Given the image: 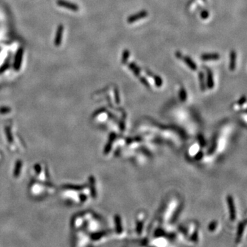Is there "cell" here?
<instances>
[{"label":"cell","mask_w":247,"mask_h":247,"mask_svg":"<svg viewBox=\"0 0 247 247\" xmlns=\"http://www.w3.org/2000/svg\"><path fill=\"white\" fill-rule=\"evenodd\" d=\"M175 56L179 59H182L185 63L187 65H188L189 67H190L191 70H196L197 66L194 62L193 61V60L191 59L190 57L189 56H183V54H181L180 52H177L175 53Z\"/></svg>","instance_id":"1"},{"label":"cell","mask_w":247,"mask_h":247,"mask_svg":"<svg viewBox=\"0 0 247 247\" xmlns=\"http://www.w3.org/2000/svg\"><path fill=\"white\" fill-rule=\"evenodd\" d=\"M179 97H180V100L183 102L185 101V100L187 98L186 92L183 87L181 88V89H180L179 91Z\"/></svg>","instance_id":"12"},{"label":"cell","mask_w":247,"mask_h":247,"mask_svg":"<svg viewBox=\"0 0 247 247\" xmlns=\"http://www.w3.org/2000/svg\"><path fill=\"white\" fill-rule=\"evenodd\" d=\"M201 18L202 19H205L207 18H208V17H209V12H207V11H206V10L202 11V12H201Z\"/></svg>","instance_id":"15"},{"label":"cell","mask_w":247,"mask_h":247,"mask_svg":"<svg viewBox=\"0 0 247 247\" xmlns=\"http://www.w3.org/2000/svg\"><path fill=\"white\" fill-rule=\"evenodd\" d=\"M220 58V55L217 53H207V54H202L201 56V59L204 61H213V60L215 61V60H218Z\"/></svg>","instance_id":"4"},{"label":"cell","mask_w":247,"mask_h":247,"mask_svg":"<svg viewBox=\"0 0 247 247\" xmlns=\"http://www.w3.org/2000/svg\"><path fill=\"white\" fill-rule=\"evenodd\" d=\"M148 13L146 10H141L139 12L129 16L127 19V22L128 23H133L135 21H138V20L146 18L148 16Z\"/></svg>","instance_id":"3"},{"label":"cell","mask_w":247,"mask_h":247,"mask_svg":"<svg viewBox=\"0 0 247 247\" xmlns=\"http://www.w3.org/2000/svg\"><path fill=\"white\" fill-rule=\"evenodd\" d=\"M115 224H116V231L117 233H121L122 232V220L120 219L119 215H116L115 217Z\"/></svg>","instance_id":"9"},{"label":"cell","mask_w":247,"mask_h":247,"mask_svg":"<svg viewBox=\"0 0 247 247\" xmlns=\"http://www.w3.org/2000/svg\"><path fill=\"white\" fill-rule=\"evenodd\" d=\"M204 1H205V0H204Z\"/></svg>","instance_id":"16"},{"label":"cell","mask_w":247,"mask_h":247,"mask_svg":"<svg viewBox=\"0 0 247 247\" xmlns=\"http://www.w3.org/2000/svg\"><path fill=\"white\" fill-rule=\"evenodd\" d=\"M128 68L132 71L133 73H134L137 77L139 78L140 76V71H141V70H140V68L138 67V65H137L135 63H131L129 64Z\"/></svg>","instance_id":"8"},{"label":"cell","mask_w":247,"mask_h":247,"mask_svg":"<svg viewBox=\"0 0 247 247\" xmlns=\"http://www.w3.org/2000/svg\"><path fill=\"white\" fill-rule=\"evenodd\" d=\"M129 56H130V52L127 50V49H126L123 52V55H122V63L123 64H126L127 63V61L129 58Z\"/></svg>","instance_id":"11"},{"label":"cell","mask_w":247,"mask_h":247,"mask_svg":"<svg viewBox=\"0 0 247 247\" xmlns=\"http://www.w3.org/2000/svg\"><path fill=\"white\" fill-rule=\"evenodd\" d=\"M204 73L202 72L199 73V81H200V86H201V89L202 91L205 90V82H204Z\"/></svg>","instance_id":"10"},{"label":"cell","mask_w":247,"mask_h":247,"mask_svg":"<svg viewBox=\"0 0 247 247\" xmlns=\"http://www.w3.org/2000/svg\"><path fill=\"white\" fill-rule=\"evenodd\" d=\"M217 226H218L217 222L215 221H213V222H211V223H210V224L208 226V229L210 231H213L215 230V229H216Z\"/></svg>","instance_id":"13"},{"label":"cell","mask_w":247,"mask_h":247,"mask_svg":"<svg viewBox=\"0 0 247 247\" xmlns=\"http://www.w3.org/2000/svg\"><path fill=\"white\" fill-rule=\"evenodd\" d=\"M139 78L140 80V81H141V82L144 84V85H145L146 86H147V87H150V85H149L148 82V81H147V80L145 78L142 77L140 75V76L139 77Z\"/></svg>","instance_id":"14"},{"label":"cell","mask_w":247,"mask_h":247,"mask_svg":"<svg viewBox=\"0 0 247 247\" xmlns=\"http://www.w3.org/2000/svg\"><path fill=\"white\" fill-rule=\"evenodd\" d=\"M230 61H229V70L231 71H234L236 67V59L237 55L235 51H231L229 55Z\"/></svg>","instance_id":"5"},{"label":"cell","mask_w":247,"mask_h":247,"mask_svg":"<svg viewBox=\"0 0 247 247\" xmlns=\"http://www.w3.org/2000/svg\"><path fill=\"white\" fill-rule=\"evenodd\" d=\"M227 205H228V210L229 212V215H230V218L231 220H235V217H236V211H235V203L233 201V199L231 196H228L227 199Z\"/></svg>","instance_id":"2"},{"label":"cell","mask_w":247,"mask_h":247,"mask_svg":"<svg viewBox=\"0 0 247 247\" xmlns=\"http://www.w3.org/2000/svg\"><path fill=\"white\" fill-rule=\"evenodd\" d=\"M205 70L207 71V85L209 89H213L214 86V82H213L212 72L210 69L207 67H205Z\"/></svg>","instance_id":"6"},{"label":"cell","mask_w":247,"mask_h":247,"mask_svg":"<svg viewBox=\"0 0 247 247\" xmlns=\"http://www.w3.org/2000/svg\"><path fill=\"white\" fill-rule=\"evenodd\" d=\"M146 73L147 75H149V76H151L152 78L153 79L155 80V84L156 86H158V87H159V86H161L162 85V84H163V81H162L161 78L159 76V75H155L154 73H152V72H150V71H146Z\"/></svg>","instance_id":"7"}]
</instances>
